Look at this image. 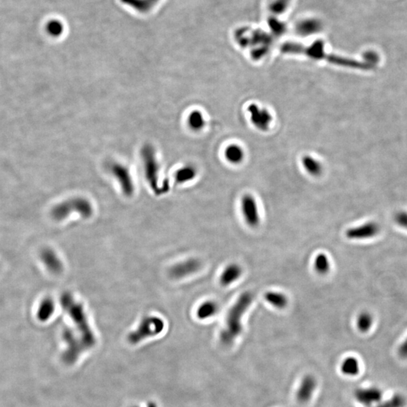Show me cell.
Returning <instances> with one entry per match:
<instances>
[{"label": "cell", "instance_id": "6da1fadb", "mask_svg": "<svg viewBox=\"0 0 407 407\" xmlns=\"http://www.w3.org/2000/svg\"><path fill=\"white\" fill-rule=\"evenodd\" d=\"M281 50L283 53L303 55L313 59L324 60L337 66L363 69V70H370L373 69L376 66L378 61V55L374 52H368L364 54L363 61H357L352 58L327 53L324 51V43L321 42H314L313 45L309 46H305L295 42H286L282 45Z\"/></svg>", "mask_w": 407, "mask_h": 407}, {"label": "cell", "instance_id": "7a4b0ae2", "mask_svg": "<svg viewBox=\"0 0 407 407\" xmlns=\"http://www.w3.org/2000/svg\"><path fill=\"white\" fill-rule=\"evenodd\" d=\"M253 294L245 291L239 295L227 313L225 327L220 333V341L225 345L232 344L242 332L243 316L253 302Z\"/></svg>", "mask_w": 407, "mask_h": 407}, {"label": "cell", "instance_id": "3957f363", "mask_svg": "<svg viewBox=\"0 0 407 407\" xmlns=\"http://www.w3.org/2000/svg\"><path fill=\"white\" fill-rule=\"evenodd\" d=\"M61 304L75 324L76 329L86 349L93 348L96 344V338L88 323L83 305L77 302L72 294L68 292L64 293L61 296Z\"/></svg>", "mask_w": 407, "mask_h": 407}, {"label": "cell", "instance_id": "277c9868", "mask_svg": "<svg viewBox=\"0 0 407 407\" xmlns=\"http://www.w3.org/2000/svg\"><path fill=\"white\" fill-rule=\"evenodd\" d=\"M73 212L79 213L82 218L88 219L94 213L92 204L83 198H77L57 204L52 208L51 216L57 221L66 219Z\"/></svg>", "mask_w": 407, "mask_h": 407}, {"label": "cell", "instance_id": "5b68a950", "mask_svg": "<svg viewBox=\"0 0 407 407\" xmlns=\"http://www.w3.org/2000/svg\"><path fill=\"white\" fill-rule=\"evenodd\" d=\"M164 328V322L161 318L156 316L145 317L137 328L128 334V341L132 345L138 344L145 339L161 333Z\"/></svg>", "mask_w": 407, "mask_h": 407}, {"label": "cell", "instance_id": "8992f818", "mask_svg": "<svg viewBox=\"0 0 407 407\" xmlns=\"http://www.w3.org/2000/svg\"><path fill=\"white\" fill-rule=\"evenodd\" d=\"M63 340L66 344V349L63 353V359L67 364L75 362L82 352L87 350L79 336L76 335L75 332L71 328L64 329Z\"/></svg>", "mask_w": 407, "mask_h": 407}, {"label": "cell", "instance_id": "52a82bcc", "mask_svg": "<svg viewBox=\"0 0 407 407\" xmlns=\"http://www.w3.org/2000/svg\"><path fill=\"white\" fill-rule=\"evenodd\" d=\"M242 210L247 224L256 228L260 223V215L256 199L252 195L246 194L242 199Z\"/></svg>", "mask_w": 407, "mask_h": 407}, {"label": "cell", "instance_id": "ba28073f", "mask_svg": "<svg viewBox=\"0 0 407 407\" xmlns=\"http://www.w3.org/2000/svg\"><path fill=\"white\" fill-rule=\"evenodd\" d=\"M202 262L196 258H190L173 266L169 269V275L174 279H181L199 272Z\"/></svg>", "mask_w": 407, "mask_h": 407}, {"label": "cell", "instance_id": "9c48e42d", "mask_svg": "<svg viewBox=\"0 0 407 407\" xmlns=\"http://www.w3.org/2000/svg\"><path fill=\"white\" fill-rule=\"evenodd\" d=\"M380 227L375 222H369L357 227L348 229L345 232L346 237L354 240L370 238L378 235Z\"/></svg>", "mask_w": 407, "mask_h": 407}, {"label": "cell", "instance_id": "30bf717a", "mask_svg": "<svg viewBox=\"0 0 407 407\" xmlns=\"http://www.w3.org/2000/svg\"><path fill=\"white\" fill-rule=\"evenodd\" d=\"M40 259L47 270L58 275L63 272V264L56 252L52 248H45L40 252Z\"/></svg>", "mask_w": 407, "mask_h": 407}, {"label": "cell", "instance_id": "8fae6325", "mask_svg": "<svg viewBox=\"0 0 407 407\" xmlns=\"http://www.w3.org/2000/svg\"><path fill=\"white\" fill-rule=\"evenodd\" d=\"M248 112L251 115L252 123L261 131H267L272 122V115L269 111L260 109L256 104H251L248 107Z\"/></svg>", "mask_w": 407, "mask_h": 407}, {"label": "cell", "instance_id": "7c38bea8", "mask_svg": "<svg viewBox=\"0 0 407 407\" xmlns=\"http://www.w3.org/2000/svg\"><path fill=\"white\" fill-rule=\"evenodd\" d=\"M317 387V381L315 377L307 375L302 378L300 386L297 392V398L299 403H305L309 401L313 397Z\"/></svg>", "mask_w": 407, "mask_h": 407}, {"label": "cell", "instance_id": "4fadbf2b", "mask_svg": "<svg viewBox=\"0 0 407 407\" xmlns=\"http://www.w3.org/2000/svg\"><path fill=\"white\" fill-rule=\"evenodd\" d=\"M354 397L359 403L366 406H370L380 401L381 392L376 388L359 389L354 392Z\"/></svg>", "mask_w": 407, "mask_h": 407}, {"label": "cell", "instance_id": "5bb4252c", "mask_svg": "<svg viewBox=\"0 0 407 407\" xmlns=\"http://www.w3.org/2000/svg\"><path fill=\"white\" fill-rule=\"evenodd\" d=\"M243 274V269L238 264H229L225 268L220 275V282L222 286H228L237 281Z\"/></svg>", "mask_w": 407, "mask_h": 407}, {"label": "cell", "instance_id": "9a60e30c", "mask_svg": "<svg viewBox=\"0 0 407 407\" xmlns=\"http://www.w3.org/2000/svg\"><path fill=\"white\" fill-rule=\"evenodd\" d=\"M114 175L118 179L121 187L123 188V193L126 196H131L134 193V185L131 180V176L128 174V171L125 167L121 166H115L113 167Z\"/></svg>", "mask_w": 407, "mask_h": 407}, {"label": "cell", "instance_id": "2e32d148", "mask_svg": "<svg viewBox=\"0 0 407 407\" xmlns=\"http://www.w3.org/2000/svg\"><path fill=\"white\" fill-rule=\"evenodd\" d=\"M55 311V303L51 297H45L41 301L37 308L36 317L41 322L49 321Z\"/></svg>", "mask_w": 407, "mask_h": 407}, {"label": "cell", "instance_id": "e0dca14e", "mask_svg": "<svg viewBox=\"0 0 407 407\" xmlns=\"http://www.w3.org/2000/svg\"><path fill=\"white\" fill-rule=\"evenodd\" d=\"M122 3L140 13H147L152 10L159 0H120Z\"/></svg>", "mask_w": 407, "mask_h": 407}, {"label": "cell", "instance_id": "ac0fdd59", "mask_svg": "<svg viewBox=\"0 0 407 407\" xmlns=\"http://www.w3.org/2000/svg\"><path fill=\"white\" fill-rule=\"evenodd\" d=\"M266 301L272 306L278 309H283L288 306L289 299L284 294L278 291H269L264 295Z\"/></svg>", "mask_w": 407, "mask_h": 407}, {"label": "cell", "instance_id": "d6986e66", "mask_svg": "<svg viewBox=\"0 0 407 407\" xmlns=\"http://www.w3.org/2000/svg\"><path fill=\"white\" fill-rule=\"evenodd\" d=\"M218 304L213 301H206L201 304L197 309V317L199 319L206 320L212 318L218 313Z\"/></svg>", "mask_w": 407, "mask_h": 407}, {"label": "cell", "instance_id": "ffe728a7", "mask_svg": "<svg viewBox=\"0 0 407 407\" xmlns=\"http://www.w3.org/2000/svg\"><path fill=\"white\" fill-rule=\"evenodd\" d=\"M330 261L328 256L324 253H318L314 260V268L319 275H325L330 271Z\"/></svg>", "mask_w": 407, "mask_h": 407}, {"label": "cell", "instance_id": "44dd1931", "mask_svg": "<svg viewBox=\"0 0 407 407\" xmlns=\"http://www.w3.org/2000/svg\"><path fill=\"white\" fill-rule=\"evenodd\" d=\"M225 156L229 162L232 164H239L243 161L245 153L242 147L236 144H232L225 150Z\"/></svg>", "mask_w": 407, "mask_h": 407}, {"label": "cell", "instance_id": "7402d4cb", "mask_svg": "<svg viewBox=\"0 0 407 407\" xmlns=\"http://www.w3.org/2000/svg\"><path fill=\"white\" fill-rule=\"evenodd\" d=\"M302 165L308 174L318 177L322 173V166L318 160L310 156H305L302 159Z\"/></svg>", "mask_w": 407, "mask_h": 407}, {"label": "cell", "instance_id": "603a6c76", "mask_svg": "<svg viewBox=\"0 0 407 407\" xmlns=\"http://www.w3.org/2000/svg\"><path fill=\"white\" fill-rule=\"evenodd\" d=\"M341 370L347 376H356L360 371L358 361L354 357H348L342 364Z\"/></svg>", "mask_w": 407, "mask_h": 407}, {"label": "cell", "instance_id": "cb8c5ba5", "mask_svg": "<svg viewBox=\"0 0 407 407\" xmlns=\"http://www.w3.org/2000/svg\"><path fill=\"white\" fill-rule=\"evenodd\" d=\"M373 316L368 313H362L357 318V327L362 332L370 330L373 325Z\"/></svg>", "mask_w": 407, "mask_h": 407}, {"label": "cell", "instance_id": "d4e9b609", "mask_svg": "<svg viewBox=\"0 0 407 407\" xmlns=\"http://www.w3.org/2000/svg\"><path fill=\"white\" fill-rule=\"evenodd\" d=\"M196 176V172L194 167H185L177 172L175 178L177 183H183L193 180Z\"/></svg>", "mask_w": 407, "mask_h": 407}, {"label": "cell", "instance_id": "484cf974", "mask_svg": "<svg viewBox=\"0 0 407 407\" xmlns=\"http://www.w3.org/2000/svg\"><path fill=\"white\" fill-rule=\"evenodd\" d=\"M46 31L50 36H53V37H58L63 34V31H64V26L61 20L52 19L47 23Z\"/></svg>", "mask_w": 407, "mask_h": 407}, {"label": "cell", "instance_id": "4316f807", "mask_svg": "<svg viewBox=\"0 0 407 407\" xmlns=\"http://www.w3.org/2000/svg\"><path fill=\"white\" fill-rule=\"evenodd\" d=\"M189 126L194 130H200L204 126L203 115L199 111H193L188 118Z\"/></svg>", "mask_w": 407, "mask_h": 407}, {"label": "cell", "instance_id": "83f0119b", "mask_svg": "<svg viewBox=\"0 0 407 407\" xmlns=\"http://www.w3.org/2000/svg\"><path fill=\"white\" fill-rule=\"evenodd\" d=\"M406 404V400L403 396L394 395L390 400L380 403L376 407H403Z\"/></svg>", "mask_w": 407, "mask_h": 407}, {"label": "cell", "instance_id": "f1b7e54d", "mask_svg": "<svg viewBox=\"0 0 407 407\" xmlns=\"http://www.w3.org/2000/svg\"><path fill=\"white\" fill-rule=\"evenodd\" d=\"M394 221L400 227L407 229V212L399 211L394 216Z\"/></svg>", "mask_w": 407, "mask_h": 407}, {"label": "cell", "instance_id": "f546056e", "mask_svg": "<svg viewBox=\"0 0 407 407\" xmlns=\"http://www.w3.org/2000/svg\"><path fill=\"white\" fill-rule=\"evenodd\" d=\"M399 354L403 358H407V338L401 345L398 350Z\"/></svg>", "mask_w": 407, "mask_h": 407}, {"label": "cell", "instance_id": "4dcf8cb0", "mask_svg": "<svg viewBox=\"0 0 407 407\" xmlns=\"http://www.w3.org/2000/svg\"><path fill=\"white\" fill-rule=\"evenodd\" d=\"M149 407H156V405L153 404V403H150V404L149 405Z\"/></svg>", "mask_w": 407, "mask_h": 407}]
</instances>
